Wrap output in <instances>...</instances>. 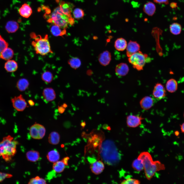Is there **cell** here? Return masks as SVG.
Instances as JSON below:
<instances>
[{"label": "cell", "mask_w": 184, "mask_h": 184, "mask_svg": "<svg viewBox=\"0 0 184 184\" xmlns=\"http://www.w3.org/2000/svg\"><path fill=\"white\" fill-rule=\"evenodd\" d=\"M138 157L143 160L145 176L148 180H150L157 172L165 169L164 165L158 160L154 161L151 155L148 152H141Z\"/></svg>", "instance_id": "obj_1"}, {"label": "cell", "mask_w": 184, "mask_h": 184, "mask_svg": "<svg viewBox=\"0 0 184 184\" xmlns=\"http://www.w3.org/2000/svg\"><path fill=\"white\" fill-rule=\"evenodd\" d=\"M30 36L33 39L31 45L36 53L44 56L49 53H52L48 35L42 37L33 32L31 33Z\"/></svg>", "instance_id": "obj_2"}, {"label": "cell", "mask_w": 184, "mask_h": 184, "mask_svg": "<svg viewBox=\"0 0 184 184\" xmlns=\"http://www.w3.org/2000/svg\"><path fill=\"white\" fill-rule=\"evenodd\" d=\"M18 144L10 135L4 137L0 142V156L6 162L10 161L16 153Z\"/></svg>", "instance_id": "obj_3"}, {"label": "cell", "mask_w": 184, "mask_h": 184, "mask_svg": "<svg viewBox=\"0 0 184 184\" xmlns=\"http://www.w3.org/2000/svg\"><path fill=\"white\" fill-rule=\"evenodd\" d=\"M47 21L64 29L69 23L68 17L63 14L59 6L54 9Z\"/></svg>", "instance_id": "obj_4"}, {"label": "cell", "mask_w": 184, "mask_h": 184, "mask_svg": "<svg viewBox=\"0 0 184 184\" xmlns=\"http://www.w3.org/2000/svg\"><path fill=\"white\" fill-rule=\"evenodd\" d=\"M128 57L129 62L134 68L139 71L143 70L145 63L150 60L147 54L140 51Z\"/></svg>", "instance_id": "obj_5"}, {"label": "cell", "mask_w": 184, "mask_h": 184, "mask_svg": "<svg viewBox=\"0 0 184 184\" xmlns=\"http://www.w3.org/2000/svg\"><path fill=\"white\" fill-rule=\"evenodd\" d=\"M29 131L30 135L32 138L36 139H40L44 137L46 130L44 126L37 123L31 126Z\"/></svg>", "instance_id": "obj_6"}, {"label": "cell", "mask_w": 184, "mask_h": 184, "mask_svg": "<svg viewBox=\"0 0 184 184\" xmlns=\"http://www.w3.org/2000/svg\"><path fill=\"white\" fill-rule=\"evenodd\" d=\"M56 2L59 3V6L63 14L68 17L69 23L71 24H73L74 19L71 15L72 9L74 7L73 5L70 3L59 0H57Z\"/></svg>", "instance_id": "obj_7"}, {"label": "cell", "mask_w": 184, "mask_h": 184, "mask_svg": "<svg viewBox=\"0 0 184 184\" xmlns=\"http://www.w3.org/2000/svg\"><path fill=\"white\" fill-rule=\"evenodd\" d=\"M11 101L13 107L18 111H22L27 106V103L21 95L15 97Z\"/></svg>", "instance_id": "obj_8"}, {"label": "cell", "mask_w": 184, "mask_h": 184, "mask_svg": "<svg viewBox=\"0 0 184 184\" xmlns=\"http://www.w3.org/2000/svg\"><path fill=\"white\" fill-rule=\"evenodd\" d=\"M153 98L157 100H160L166 95V91L164 86L160 83L155 84L152 91Z\"/></svg>", "instance_id": "obj_9"}, {"label": "cell", "mask_w": 184, "mask_h": 184, "mask_svg": "<svg viewBox=\"0 0 184 184\" xmlns=\"http://www.w3.org/2000/svg\"><path fill=\"white\" fill-rule=\"evenodd\" d=\"M144 118L141 116L131 114L126 117V123L129 127L135 128L140 125Z\"/></svg>", "instance_id": "obj_10"}, {"label": "cell", "mask_w": 184, "mask_h": 184, "mask_svg": "<svg viewBox=\"0 0 184 184\" xmlns=\"http://www.w3.org/2000/svg\"><path fill=\"white\" fill-rule=\"evenodd\" d=\"M155 99L153 97L149 96L143 97L140 101V105L142 109L145 110L149 109L154 104Z\"/></svg>", "instance_id": "obj_11"}, {"label": "cell", "mask_w": 184, "mask_h": 184, "mask_svg": "<svg viewBox=\"0 0 184 184\" xmlns=\"http://www.w3.org/2000/svg\"><path fill=\"white\" fill-rule=\"evenodd\" d=\"M126 54L129 57L140 51V46L136 42L130 41L126 48Z\"/></svg>", "instance_id": "obj_12"}, {"label": "cell", "mask_w": 184, "mask_h": 184, "mask_svg": "<svg viewBox=\"0 0 184 184\" xmlns=\"http://www.w3.org/2000/svg\"><path fill=\"white\" fill-rule=\"evenodd\" d=\"M111 60V53L108 51H106L101 53L99 55L98 60L102 65L106 66L110 63Z\"/></svg>", "instance_id": "obj_13"}, {"label": "cell", "mask_w": 184, "mask_h": 184, "mask_svg": "<svg viewBox=\"0 0 184 184\" xmlns=\"http://www.w3.org/2000/svg\"><path fill=\"white\" fill-rule=\"evenodd\" d=\"M104 168L103 163L100 160L93 163L90 166V169L91 171L96 175L101 174L103 171Z\"/></svg>", "instance_id": "obj_14"}, {"label": "cell", "mask_w": 184, "mask_h": 184, "mask_svg": "<svg viewBox=\"0 0 184 184\" xmlns=\"http://www.w3.org/2000/svg\"><path fill=\"white\" fill-rule=\"evenodd\" d=\"M129 71V67L125 63H121L117 65L115 68V71L117 75L120 76H125Z\"/></svg>", "instance_id": "obj_15"}, {"label": "cell", "mask_w": 184, "mask_h": 184, "mask_svg": "<svg viewBox=\"0 0 184 184\" xmlns=\"http://www.w3.org/2000/svg\"><path fill=\"white\" fill-rule=\"evenodd\" d=\"M42 94L44 99L48 101H52L54 100L56 97L55 91L51 88H45L43 91Z\"/></svg>", "instance_id": "obj_16"}, {"label": "cell", "mask_w": 184, "mask_h": 184, "mask_svg": "<svg viewBox=\"0 0 184 184\" xmlns=\"http://www.w3.org/2000/svg\"><path fill=\"white\" fill-rule=\"evenodd\" d=\"M18 11L21 16L26 18L29 17L32 13L31 8L26 3L23 4L19 9Z\"/></svg>", "instance_id": "obj_17"}, {"label": "cell", "mask_w": 184, "mask_h": 184, "mask_svg": "<svg viewBox=\"0 0 184 184\" xmlns=\"http://www.w3.org/2000/svg\"><path fill=\"white\" fill-rule=\"evenodd\" d=\"M143 11L147 15L149 16H152L154 14L156 10L155 4L152 2L146 3L143 7Z\"/></svg>", "instance_id": "obj_18"}, {"label": "cell", "mask_w": 184, "mask_h": 184, "mask_svg": "<svg viewBox=\"0 0 184 184\" xmlns=\"http://www.w3.org/2000/svg\"><path fill=\"white\" fill-rule=\"evenodd\" d=\"M52 24L51 27L50 31L53 35L57 37L62 36L65 34L66 29H63L56 25Z\"/></svg>", "instance_id": "obj_19"}, {"label": "cell", "mask_w": 184, "mask_h": 184, "mask_svg": "<svg viewBox=\"0 0 184 184\" xmlns=\"http://www.w3.org/2000/svg\"><path fill=\"white\" fill-rule=\"evenodd\" d=\"M127 44L124 39L120 38L117 39L114 42V46L116 50L119 51H123L126 49Z\"/></svg>", "instance_id": "obj_20"}, {"label": "cell", "mask_w": 184, "mask_h": 184, "mask_svg": "<svg viewBox=\"0 0 184 184\" xmlns=\"http://www.w3.org/2000/svg\"><path fill=\"white\" fill-rule=\"evenodd\" d=\"M19 24L16 21L11 20L8 21L5 26V29L9 33L15 32L18 29Z\"/></svg>", "instance_id": "obj_21"}, {"label": "cell", "mask_w": 184, "mask_h": 184, "mask_svg": "<svg viewBox=\"0 0 184 184\" xmlns=\"http://www.w3.org/2000/svg\"><path fill=\"white\" fill-rule=\"evenodd\" d=\"M178 84L177 81L174 79H170L168 80L166 84V90L170 93L175 92L177 89Z\"/></svg>", "instance_id": "obj_22"}, {"label": "cell", "mask_w": 184, "mask_h": 184, "mask_svg": "<svg viewBox=\"0 0 184 184\" xmlns=\"http://www.w3.org/2000/svg\"><path fill=\"white\" fill-rule=\"evenodd\" d=\"M4 68L9 72H13L16 71L18 68L17 63L14 60H8L4 65Z\"/></svg>", "instance_id": "obj_23"}, {"label": "cell", "mask_w": 184, "mask_h": 184, "mask_svg": "<svg viewBox=\"0 0 184 184\" xmlns=\"http://www.w3.org/2000/svg\"><path fill=\"white\" fill-rule=\"evenodd\" d=\"M47 157L49 162L54 163L58 161L60 159V155L59 152L55 149L49 152Z\"/></svg>", "instance_id": "obj_24"}, {"label": "cell", "mask_w": 184, "mask_h": 184, "mask_svg": "<svg viewBox=\"0 0 184 184\" xmlns=\"http://www.w3.org/2000/svg\"><path fill=\"white\" fill-rule=\"evenodd\" d=\"M26 156L28 161L34 162L38 160L40 157V155L39 152L37 151L30 150L27 152Z\"/></svg>", "instance_id": "obj_25"}, {"label": "cell", "mask_w": 184, "mask_h": 184, "mask_svg": "<svg viewBox=\"0 0 184 184\" xmlns=\"http://www.w3.org/2000/svg\"><path fill=\"white\" fill-rule=\"evenodd\" d=\"M133 168L137 171H141L144 169V165L143 160L137 157L133 161L132 165Z\"/></svg>", "instance_id": "obj_26"}, {"label": "cell", "mask_w": 184, "mask_h": 184, "mask_svg": "<svg viewBox=\"0 0 184 184\" xmlns=\"http://www.w3.org/2000/svg\"><path fill=\"white\" fill-rule=\"evenodd\" d=\"M29 85L28 80L26 79L22 78L18 80L17 83L16 87L20 91H24L28 88Z\"/></svg>", "instance_id": "obj_27"}, {"label": "cell", "mask_w": 184, "mask_h": 184, "mask_svg": "<svg viewBox=\"0 0 184 184\" xmlns=\"http://www.w3.org/2000/svg\"><path fill=\"white\" fill-rule=\"evenodd\" d=\"M14 54L13 50L7 47L2 52L1 58L6 60H8L13 57Z\"/></svg>", "instance_id": "obj_28"}, {"label": "cell", "mask_w": 184, "mask_h": 184, "mask_svg": "<svg viewBox=\"0 0 184 184\" xmlns=\"http://www.w3.org/2000/svg\"><path fill=\"white\" fill-rule=\"evenodd\" d=\"M60 136L57 132L53 131L51 133L48 137V141L50 143L54 145H57L59 142Z\"/></svg>", "instance_id": "obj_29"}, {"label": "cell", "mask_w": 184, "mask_h": 184, "mask_svg": "<svg viewBox=\"0 0 184 184\" xmlns=\"http://www.w3.org/2000/svg\"><path fill=\"white\" fill-rule=\"evenodd\" d=\"M169 30L170 32L175 35H179L181 33L182 30L181 25L177 22H174L170 25Z\"/></svg>", "instance_id": "obj_30"}, {"label": "cell", "mask_w": 184, "mask_h": 184, "mask_svg": "<svg viewBox=\"0 0 184 184\" xmlns=\"http://www.w3.org/2000/svg\"><path fill=\"white\" fill-rule=\"evenodd\" d=\"M65 165L62 160L58 161L54 163L53 165V170L57 173L63 172L65 167Z\"/></svg>", "instance_id": "obj_31"}, {"label": "cell", "mask_w": 184, "mask_h": 184, "mask_svg": "<svg viewBox=\"0 0 184 184\" xmlns=\"http://www.w3.org/2000/svg\"><path fill=\"white\" fill-rule=\"evenodd\" d=\"M68 63L72 68L76 69L79 68L81 65V61L77 57H73L70 59Z\"/></svg>", "instance_id": "obj_32"}, {"label": "cell", "mask_w": 184, "mask_h": 184, "mask_svg": "<svg viewBox=\"0 0 184 184\" xmlns=\"http://www.w3.org/2000/svg\"><path fill=\"white\" fill-rule=\"evenodd\" d=\"M41 78L44 82L47 83H50L53 80V75L51 72L47 71L44 72L42 73Z\"/></svg>", "instance_id": "obj_33"}, {"label": "cell", "mask_w": 184, "mask_h": 184, "mask_svg": "<svg viewBox=\"0 0 184 184\" xmlns=\"http://www.w3.org/2000/svg\"><path fill=\"white\" fill-rule=\"evenodd\" d=\"M73 14L75 18L79 19L83 17L84 15V12L82 9L77 8L74 10Z\"/></svg>", "instance_id": "obj_34"}, {"label": "cell", "mask_w": 184, "mask_h": 184, "mask_svg": "<svg viewBox=\"0 0 184 184\" xmlns=\"http://www.w3.org/2000/svg\"><path fill=\"white\" fill-rule=\"evenodd\" d=\"M29 184H46L45 180L41 178L38 176L31 179L29 181Z\"/></svg>", "instance_id": "obj_35"}, {"label": "cell", "mask_w": 184, "mask_h": 184, "mask_svg": "<svg viewBox=\"0 0 184 184\" xmlns=\"http://www.w3.org/2000/svg\"><path fill=\"white\" fill-rule=\"evenodd\" d=\"M140 181L138 180L132 178H128L123 180L121 184H139Z\"/></svg>", "instance_id": "obj_36"}, {"label": "cell", "mask_w": 184, "mask_h": 184, "mask_svg": "<svg viewBox=\"0 0 184 184\" xmlns=\"http://www.w3.org/2000/svg\"><path fill=\"white\" fill-rule=\"evenodd\" d=\"M8 46V43L0 35V58L1 53Z\"/></svg>", "instance_id": "obj_37"}, {"label": "cell", "mask_w": 184, "mask_h": 184, "mask_svg": "<svg viewBox=\"0 0 184 184\" xmlns=\"http://www.w3.org/2000/svg\"><path fill=\"white\" fill-rule=\"evenodd\" d=\"M12 176V175L10 174L0 172V182L3 181L6 178H10Z\"/></svg>", "instance_id": "obj_38"}, {"label": "cell", "mask_w": 184, "mask_h": 184, "mask_svg": "<svg viewBox=\"0 0 184 184\" xmlns=\"http://www.w3.org/2000/svg\"><path fill=\"white\" fill-rule=\"evenodd\" d=\"M154 2L159 4H164L166 5L169 4L168 0H153Z\"/></svg>", "instance_id": "obj_39"}, {"label": "cell", "mask_w": 184, "mask_h": 184, "mask_svg": "<svg viewBox=\"0 0 184 184\" xmlns=\"http://www.w3.org/2000/svg\"><path fill=\"white\" fill-rule=\"evenodd\" d=\"M58 111L59 113L61 114L63 113L65 111V108L62 105L58 107Z\"/></svg>", "instance_id": "obj_40"}, {"label": "cell", "mask_w": 184, "mask_h": 184, "mask_svg": "<svg viewBox=\"0 0 184 184\" xmlns=\"http://www.w3.org/2000/svg\"><path fill=\"white\" fill-rule=\"evenodd\" d=\"M69 159V158L66 157L63 158L62 160L65 165H68V161Z\"/></svg>", "instance_id": "obj_41"}, {"label": "cell", "mask_w": 184, "mask_h": 184, "mask_svg": "<svg viewBox=\"0 0 184 184\" xmlns=\"http://www.w3.org/2000/svg\"><path fill=\"white\" fill-rule=\"evenodd\" d=\"M170 6L172 8H176L177 7V4L175 2H172L170 3Z\"/></svg>", "instance_id": "obj_42"}, {"label": "cell", "mask_w": 184, "mask_h": 184, "mask_svg": "<svg viewBox=\"0 0 184 184\" xmlns=\"http://www.w3.org/2000/svg\"><path fill=\"white\" fill-rule=\"evenodd\" d=\"M29 105L31 106H33L34 105V103L33 101L31 99L29 100L28 101Z\"/></svg>", "instance_id": "obj_43"}, {"label": "cell", "mask_w": 184, "mask_h": 184, "mask_svg": "<svg viewBox=\"0 0 184 184\" xmlns=\"http://www.w3.org/2000/svg\"><path fill=\"white\" fill-rule=\"evenodd\" d=\"M180 128L181 132L184 133V122L180 125Z\"/></svg>", "instance_id": "obj_44"}, {"label": "cell", "mask_w": 184, "mask_h": 184, "mask_svg": "<svg viewBox=\"0 0 184 184\" xmlns=\"http://www.w3.org/2000/svg\"><path fill=\"white\" fill-rule=\"evenodd\" d=\"M86 125V123L85 121H84L81 123L80 125L83 128H84Z\"/></svg>", "instance_id": "obj_45"}, {"label": "cell", "mask_w": 184, "mask_h": 184, "mask_svg": "<svg viewBox=\"0 0 184 184\" xmlns=\"http://www.w3.org/2000/svg\"><path fill=\"white\" fill-rule=\"evenodd\" d=\"M62 106L65 108L67 107L68 106L67 105L66 103H63V104L62 105Z\"/></svg>", "instance_id": "obj_46"}, {"label": "cell", "mask_w": 184, "mask_h": 184, "mask_svg": "<svg viewBox=\"0 0 184 184\" xmlns=\"http://www.w3.org/2000/svg\"><path fill=\"white\" fill-rule=\"evenodd\" d=\"M107 126H108V125L106 124H104V125L103 126V128L104 129H106V128H107Z\"/></svg>", "instance_id": "obj_47"}, {"label": "cell", "mask_w": 184, "mask_h": 184, "mask_svg": "<svg viewBox=\"0 0 184 184\" xmlns=\"http://www.w3.org/2000/svg\"><path fill=\"white\" fill-rule=\"evenodd\" d=\"M175 135L176 136H178L179 134V132H176L175 133Z\"/></svg>", "instance_id": "obj_48"}, {"label": "cell", "mask_w": 184, "mask_h": 184, "mask_svg": "<svg viewBox=\"0 0 184 184\" xmlns=\"http://www.w3.org/2000/svg\"><path fill=\"white\" fill-rule=\"evenodd\" d=\"M107 129L108 130H110V126H107Z\"/></svg>", "instance_id": "obj_49"}, {"label": "cell", "mask_w": 184, "mask_h": 184, "mask_svg": "<svg viewBox=\"0 0 184 184\" xmlns=\"http://www.w3.org/2000/svg\"></svg>", "instance_id": "obj_50"}]
</instances>
